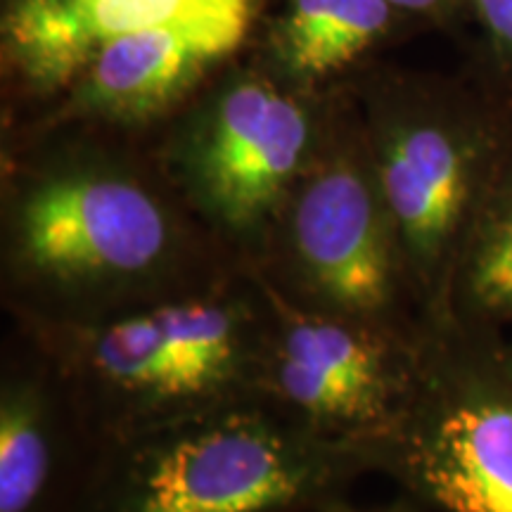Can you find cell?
Listing matches in <instances>:
<instances>
[{
  "label": "cell",
  "mask_w": 512,
  "mask_h": 512,
  "mask_svg": "<svg viewBox=\"0 0 512 512\" xmlns=\"http://www.w3.org/2000/svg\"><path fill=\"white\" fill-rule=\"evenodd\" d=\"M147 169L74 155L5 195L0 302L12 320L76 323L174 297L245 266Z\"/></svg>",
  "instance_id": "cell-1"
},
{
  "label": "cell",
  "mask_w": 512,
  "mask_h": 512,
  "mask_svg": "<svg viewBox=\"0 0 512 512\" xmlns=\"http://www.w3.org/2000/svg\"><path fill=\"white\" fill-rule=\"evenodd\" d=\"M10 323L53 358L95 434L110 441L259 396L268 292L245 264L110 316Z\"/></svg>",
  "instance_id": "cell-2"
},
{
  "label": "cell",
  "mask_w": 512,
  "mask_h": 512,
  "mask_svg": "<svg viewBox=\"0 0 512 512\" xmlns=\"http://www.w3.org/2000/svg\"><path fill=\"white\" fill-rule=\"evenodd\" d=\"M373 446L318 437L261 396L102 441L81 512H332Z\"/></svg>",
  "instance_id": "cell-3"
},
{
  "label": "cell",
  "mask_w": 512,
  "mask_h": 512,
  "mask_svg": "<svg viewBox=\"0 0 512 512\" xmlns=\"http://www.w3.org/2000/svg\"><path fill=\"white\" fill-rule=\"evenodd\" d=\"M252 268L304 309L408 332L425 328L366 138H323Z\"/></svg>",
  "instance_id": "cell-4"
},
{
  "label": "cell",
  "mask_w": 512,
  "mask_h": 512,
  "mask_svg": "<svg viewBox=\"0 0 512 512\" xmlns=\"http://www.w3.org/2000/svg\"><path fill=\"white\" fill-rule=\"evenodd\" d=\"M380 475L427 512H512V332L441 318Z\"/></svg>",
  "instance_id": "cell-5"
},
{
  "label": "cell",
  "mask_w": 512,
  "mask_h": 512,
  "mask_svg": "<svg viewBox=\"0 0 512 512\" xmlns=\"http://www.w3.org/2000/svg\"><path fill=\"white\" fill-rule=\"evenodd\" d=\"M422 320L446 313L460 245L512 145V105L463 93L387 102L368 131Z\"/></svg>",
  "instance_id": "cell-6"
},
{
  "label": "cell",
  "mask_w": 512,
  "mask_h": 512,
  "mask_svg": "<svg viewBox=\"0 0 512 512\" xmlns=\"http://www.w3.org/2000/svg\"><path fill=\"white\" fill-rule=\"evenodd\" d=\"M323 138L316 112L299 95L249 76L228 83L185 121L166 176L197 221L252 266Z\"/></svg>",
  "instance_id": "cell-7"
},
{
  "label": "cell",
  "mask_w": 512,
  "mask_h": 512,
  "mask_svg": "<svg viewBox=\"0 0 512 512\" xmlns=\"http://www.w3.org/2000/svg\"><path fill=\"white\" fill-rule=\"evenodd\" d=\"M266 292L261 399L318 437L380 453L411 406L425 328L332 316L287 302L268 285Z\"/></svg>",
  "instance_id": "cell-8"
},
{
  "label": "cell",
  "mask_w": 512,
  "mask_h": 512,
  "mask_svg": "<svg viewBox=\"0 0 512 512\" xmlns=\"http://www.w3.org/2000/svg\"><path fill=\"white\" fill-rule=\"evenodd\" d=\"M100 446L53 358L10 323L0 349V512H81Z\"/></svg>",
  "instance_id": "cell-9"
},
{
  "label": "cell",
  "mask_w": 512,
  "mask_h": 512,
  "mask_svg": "<svg viewBox=\"0 0 512 512\" xmlns=\"http://www.w3.org/2000/svg\"><path fill=\"white\" fill-rule=\"evenodd\" d=\"M240 43L209 29H147L102 41L72 112L119 128L147 126L183 105L207 69Z\"/></svg>",
  "instance_id": "cell-10"
},
{
  "label": "cell",
  "mask_w": 512,
  "mask_h": 512,
  "mask_svg": "<svg viewBox=\"0 0 512 512\" xmlns=\"http://www.w3.org/2000/svg\"><path fill=\"white\" fill-rule=\"evenodd\" d=\"M444 318L512 332V145L460 245Z\"/></svg>",
  "instance_id": "cell-11"
},
{
  "label": "cell",
  "mask_w": 512,
  "mask_h": 512,
  "mask_svg": "<svg viewBox=\"0 0 512 512\" xmlns=\"http://www.w3.org/2000/svg\"><path fill=\"white\" fill-rule=\"evenodd\" d=\"M389 0H294L280 34V60L299 81H318L356 60L387 29Z\"/></svg>",
  "instance_id": "cell-12"
},
{
  "label": "cell",
  "mask_w": 512,
  "mask_h": 512,
  "mask_svg": "<svg viewBox=\"0 0 512 512\" xmlns=\"http://www.w3.org/2000/svg\"><path fill=\"white\" fill-rule=\"evenodd\" d=\"M5 34L19 74L41 93L60 91L86 76L100 48L79 0H19Z\"/></svg>",
  "instance_id": "cell-13"
},
{
  "label": "cell",
  "mask_w": 512,
  "mask_h": 512,
  "mask_svg": "<svg viewBox=\"0 0 512 512\" xmlns=\"http://www.w3.org/2000/svg\"><path fill=\"white\" fill-rule=\"evenodd\" d=\"M102 41L147 29H209L242 38L247 0H79Z\"/></svg>",
  "instance_id": "cell-14"
},
{
  "label": "cell",
  "mask_w": 512,
  "mask_h": 512,
  "mask_svg": "<svg viewBox=\"0 0 512 512\" xmlns=\"http://www.w3.org/2000/svg\"><path fill=\"white\" fill-rule=\"evenodd\" d=\"M486 36V50L512 100V0H467Z\"/></svg>",
  "instance_id": "cell-15"
},
{
  "label": "cell",
  "mask_w": 512,
  "mask_h": 512,
  "mask_svg": "<svg viewBox=\"0 0 512 512\" xmlns=\"http://www.w3.org/2000/svg\"><path fill=\"white\" fill-rule=\"evenodd\" d=\"M332 512H427L422 508L420 503H415L411 496L406 494H399L394 498V501H387V503H377V505H368V508H356V505H342V508L332 510Z\"/></svg>",
  "instance_id": "cell-16"
},
{
  "label": "cell",
  "mask_w": 512,
  "mask_h": 512,
  "mask_svg": "<svg viewBox=\"0 0 512 512\" xmlns=\"http://www.w3.org/2000/svg\"><path fill=\"white\" fill-rule=\"evenodd\" d=\"M394 8L406 12H418V15H439L458 3V0H389Z\"/></svg>",
  "instance_id": "cell-17"
}]
</instances>
